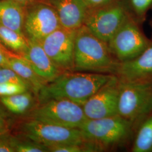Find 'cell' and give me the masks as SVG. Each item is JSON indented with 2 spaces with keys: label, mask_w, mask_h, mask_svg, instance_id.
I'll use <instances>...</instances> for the list:
<instances>
[{
  "label": "cell",
  "mask_w": 152,
  "mask_h": 152,
  "mask_svg": "<svg viewBox=\"0 0 152 152\" xmlns=\"http://www.w3.org/2000/svg\"><path fill=\"white\" fill-rule=\"evenodd\" d=\"M112 76L78 71L63 72L41 88L37 95L39 103L63 99L82 106Z\"/></svg>",
  "instance_id": "obj_1"
},
{
  "label": "cell",
  "mask_w": 152,
  "mask_h": 152,
  "mask_svg": "<svg viewBox=\"0 0 152 152\" xmlns=\"http://www.w3.org/2000/svg\"><path fill=\"white\" fill-rule=\"evenodd\" d=\"M75 71L115 75L120 63L108 43L95 36L85 26L77 30L75 45Z\"/></svg>",
  "instance_id": "obj_2"
},
{
  "label": "cell",
  "mask_w": 152,
  "mask_h": 152,
  "mask_svg": "<svg viewBox=\"0 0 152 152\" xmlns=\"http://www.w3.org/2000/svg\"><path fill=\"white\" fill-rule=\"evenodd\" d=\"M80 129L85 141L92 143L98 152L124 144L135 130L129 121L118 114L99 119H87Z\"/></svg>",
  "instance_id": "obj_3"
},
{
  "label": "cell",
  "mask_w": 152,
  "mask_h": 152,
  "mask_svg": "<svg viewBox=\"0 0 152 152\" xmlns=\"http://www.w3.org/2000/svg\"><path fill=\"white\" fill-rule=\"evenodd\" d=\"M120 82L118 114L136 130L152 113V81Z\"/></svg>",
  "instance_id": "obj_4"
},
{
  "label": "cell",
  "mask_w": 152,
  "mask_h": 152,
  "mask_svg": "<svg viewBox=\"0 0 152 152\" xmlns=\"http://www.w3.org/2000/svg\"><path fill=\"white\" fill-rule=\"evenodd\" d=\"M30 116L45 123L79 129L87 119L82 105L63 99L39 103Z\"/></svg>",
  "instance_id": "obj_5"
},
{
  "label": "cell",
  "mask_w": 152,
  "mask_h": 152,
  "mask_svg": "<svg viewBox=\"0 0 152 152\" xmlns=\"http://www.w3.org/2000/svg\"><path fill=\"white\" fill-rule=\"evenodd\" d=\"M27 138L46 147L63 144H82L85 139L79 129L53 125L31 119L22 126Z\"/></svg>",
  "instance_id": "obj_6"
},
{
  "label": "cell",
  "mask_w": 152,
  "mask_h": 152,
  "mask_svg": "<svg viewBox=\"0 0 152 152\" xmlns=\"http://www.w3.org/2000/svg\"><path fill=\"white\" fill-rule=\"evenodd\" d=\"M150 43L135 22L126 20L108 45L114 58L123 63L140 55Z\"/></svg>",
  "instance_id": "obj_7"
},
{
  "label": "cell",
  "mask_w": 152,
  "mask_h": 152,
  "mask_svg": "<svg viewBox=\"0 0 152 152\" xmlns=\"http://www.w3.org/2000/svg\"><path fill=\"white\" fill-rule=\"evenodd\" d=\"M77 30L60 27L40 41L54 65L62 72L75 71Z\"/></svg>",
  "instance_id": "obj_8"
},
{
  "label": "cell",
  "mask_w": 152,
  "mask_h": 152,
  "mask_svg": "<svg viewBox=\"0 0 152 152\" xmlns=\"http://www.w3.org/2000/svg\"><path fill=\"white\" fill-rule=\"evenodd\" d=\"M126 20L122 6L105 5L88 10L84 26L95 36L108 43Z\"/></svg>",
  "instance_id": "obj_9"
},
{
  "label": "cell",
  "mask_w": 152,
  "mask_h": 152,
  "mask_svg": "<svg viewBox=\"0 0 152 152\" xmlns=\"http://www.w3.org/2000/svg\"><path fill=\"white\" fill-rule=\"evenodd\" d=\"M121 82L113 75L111 78L82 105L87 119H99L118 114Z\"/></svg>",
  "instance_id": "obj_10"
},
{
  "label": "cell",
  "mask_w": 152,
  "mask_h": 152,
  "mask_svg": "<svg viewBox=\"0 0 152 152\" xmlns=\"http://www.w3.org/2000/svg\"><path fill=\"white\" fill-rule=\"evenodd\" d=\"M61 26L53 6L38 4L26 11L23 31L28 39L42 41Z\"/></svg>",
  "instance_id": "obj_11"
},
{
  "label": "cell",
  "mask_w": 152,
  "mask_h": 152,
  "mask_svg": "<svg viewBox=\"0 0 152 152\" xmlns=\"http://www.w3.org/2000/svg\"><path fill=\"white\" fill-rule=\"evenodd\" d=\"M120 81H152V42L141 54L120 63L115 75Z\"/></svg>",
  "instance_id": "obj_12"
},
{
  "label": "cell",
  "mask_w": 152,
  "mask_h": 152,
  "mask_svg": "<svg viewBox=\"0 0 152 152\" xmlns=\"http://www.w3.org/2000/svg\"><path fill=\"white\" fill-rule=\"evenodd\" d=\"M28 47L22 54L33 70L46 83L52 81L63 73L50 59L39 41L27 39Z\"/></svg>",
  "instance_id": "obj_13"
},
{
  "label": "cell",
  "mask_w": 152,
  "mask_h": 152,
  "mask_svg": "<svg viewBox=\"0 0 152 152\" xmlns=\"http://www.w3.org/2000/svg\"><path fill=\"white\" fill-rule=\"evenodd\" d=\"M61 26L77 30L84 25L88 8L86 0H50Z\"/></svg>",
  "instance_id": "obj_14"
},
{
  "label": "cell",
  "mask_w": 152,
  "mask_h": 152,
  "mask_svg": "<svg viewBox=\"0 0 152 152\" xmlns=\"http://www.w3.org/2000/svg\"><path fill=\"white\" fill-rule=\"evenodd\" d=\"M26 16L24 6L12 0H0V24L22 34Z\"/></svg>",
  "instance_id": "obj_15"
},
{
  "label": "cell",
  "mask_w": 152,
  "mask_h": 152,
  "mask_svg": "<svg viewBox=\"0 0 152 152\" xmlns=\"http://www.w3.org/2000/svg\"><path fill=\"white\" fill-rule=\"evenodd\" d=\"M9 68L31 85L33 91L37 96L41 88L47 83L34 72L23 58H9Z\"/></svg>",
  "instance_id": "obj_16"
},
{
  "label": "cell",
  "mask_w": 152,
  "mask_h": 152,
  "mask_svg": "<svg viewBox=\"0 0 152 152\" xmlns=\"http://www.w3.org/2000/svg\"><path fill=\"white\" fill-rule=\"evenodd\" d=\"M131 150L133 152H152V113L137 128Z\"/></svg>",
  "instance_id": "obj_17"
},
{
  "label": "cell",
  "mask_w": 152,
  "mask_h": 152,
  "mask_svg": "<svg viewBox=\"0 0 152 152\" xmlns=\"http://www.w3.org/2000/svg\"><path fill=\"white\" fill-rule=\"evenodd\" d=\"M0 41L12 50L23 54L28 49L27 38L24 34L17 32L0 24Z\"/></svg>",
  "instance_id": "obj_18"
},
{
  "label": "cell",
  "mask_w": 152,
  "mask_h": 152,
  "mask_svg": "<svg viewBox=\"0 0 152 152\" xmlns=\"http://www.w3.org/2000/svg\"><path fill=\"white\" fill-rule=\"evenodd\" d=\"M0 100L9 110L14 114H23L31 106L33 96L30 92L17 94L10 96H1Z\"/></svg>",
  "instance_id": "obj_19"
},
{
  "label": "cell",
  "mask_w": 152,
  "mask_h": 152,
  "mask_svg": "<svg viewBox=\"0 0 152 152\" xmlns=\"http://www.w3.org/2000/svg\"><path fill=\"white\" fill-rule=\"evenodd\" d=\"M11 145L15 152H48V148L28 139L22 140L14 137H9Z\"/></svg>",
  "instance_id": "obj_20"
},
{
  "label": "cell",
  "mask_w": 152,
  "mask_h": 152,
  "mask_svg": "<svg viewBox=\"0 0 152 152\" xmlns=\"http://www.w3.org/2000/svg\"><path fill=\"white\" fill-rule=\"evenodd\" d=\"M14 83L21 84L32 89L31 85L19 76L15 72L10 68L0 67V83Z\"/></svg>",
  "instance_id": "obj_21"
},
{
  "label": "cell",
  "mask_w": 152,
  "mask_h": 152,
  "mask_svg": "<svg viewBox=\"0 0 152 152\" xmlns=\"http://www.w3.org/2000/svg\"><path fill=\"white\" fill-rule=\"evenodd\" d=\"M29 88L24 85L14 83H0V97L7 96L28 91Z\"/></svg>",
  "instance_id": "obj_22"
},
{
  "label": "cell",
  "mask_w": 152,
  "mask_h": 152,
  "mask_svg": "<svg viewBox=\"0 0 152 152\" xmlns=\"http://www.w3.org/2000/svg\"><path fill=\"white\" fill-rule=\"evenodd\" d=\"M51 152H86L84 142L82 144H63L48 147Z\"/></svg>",
  "instance_id": "obj_23"
},
{
  "label": "cell",
  "mask_w": 152,
  "mask_h": 152,
  "mask_svg": "<svg viewBox=\"0 0 152 152\" xmlns=\"http://www.w3.org/2000/svg\"><path fill=\"white\" fill-rule=\"evenodd\" d=\"M132 7L136 12L142 15L152 5V0H131Z\"/></svg>",
  "instance_id": "obj_24"
},
{
  "label": "cell",
  "mask_w": 152,
  "mask_h": 152,
  "mask_svg": "<svg viewBox=\"0 0 152 152\" xmlns=\"http://www.w3.org/2000/svg\"><path fill=\"white\" fill-rule=\"evenodd\" d=\"M0 136V152H15L12 147L9 137Z\"/></svg>",
  "instance_id": "obj_25"
},
{
  "label": "cell",
  "mask_w": 152,
  "mask_h": 152,
  "mask_svg": "<svg viewBox=\"0 0 152 152\" xmlns=\"http://www.w3.org/2000/svg\"><path fill=\"white\" fill-rule=\"evenodd\" d=\"M8 131V125L0 110V136L5 135Z\"/></svg>",
  "instance_id": "obj_26"
},
{
  "label": "cell",
  "mask_w": 152,
  "mask_h": 152,
  "mask_svg": "<svg viewBox=\"0 0 152 152\" xmlns=\"http://www.w3.org/2000/svg\"><path fill=\"white\" fill-rule=\"evenodd\" d=\"M90 7H96L105 5L109 3L111 0H86Z\"/></svg>",
  "instance_id": "obj_27"
},
{
  "label": "cell",
  "mask_w": 152,
  "mask_h": 152,
  "mask_svg": "<svg viewBox=\"0 0 152 152\" xmlns=\"http://www.w3.org/2000/svg\"><path fill=\"white\" fill-rule=\"evenodd\" d=\"M0 67L9 68V58H7L0 50Z\"/></svg>",
  "instance_id": "obj_28"
},
{
  "label": "cell",
  "mask_w": 152,
  "mask_h": 152,
  "mask_svg": "<svg viewBox=\"0 0 152 152\" xmlns=\"http://www.w3.org/2000/svg\"><path fill=\"white\" fill-rule=\"evenodd\" d=\"M12 1H14L16 2H18L20 4H21L22 5L24 6L27 5L28 4L32 2L34 0H12Z\"/></svg>",
  "instance_id": "obj_29"
}]
</instances>
